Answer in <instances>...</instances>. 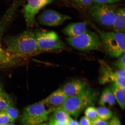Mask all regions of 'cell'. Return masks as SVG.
I'll return each mask as SVG.
<instances>
[{"label": "cell", "mask_w": 125, "mask_h": 125, "mask_svg": "<svg viewBox=\"0 0 125 125\" xmlns=\"http://www.w3.org/2000/svg\"><path fill=\"white\" fill-rule=\"evenodd\" d=\"M84 113L85 116L88 118L91 123L98 118L96 108L93 106H89L86 108Z\"/></svg>", "instance_id": "cell-22"}, {"label": "cell", "mask_w": 125, "mask_h": 125, "mask_svg": "<svg viewBox=\"0 0 125 125\" xmlns=\"http://www.w3.org/2000/svg\"><path fill=\"white\" fill-rule=\"evenodd\" d=\"M125 8H118L112 28L115 32L125 33Z\"/></svg>", "instance_id": "cell-16"}, {"label": "cell", "mask_w": 125, "mask_h": 125, "mask_svg": "<svg viewBox=\"0 0 125 125\" xmlns=\"http://www.w3.org/2000/svg\"><path fill=\"white\" fill-rule=\"evenodd\" d=\"M10 123V120L4 111L0 112V125H7Z\"/></svg>", "instance_id": "cell-24"}, {"label": "cell", "mask_w": 125, "mask_h": 125, "mask_svg": "<svg viewBox=\"0 0 125 125\" xmlns=\"http://www.w3.org/2000/svg\"><path fill=\"white\" fill-rule=\"evenodd\" d=\"M3 91V90L2 88V86L1 85V84L0 83V93Z\"/></svg>", "instance_id": "cell-33"}, {"label": "cell", "mask_w": 125, "mask_h": 125, "mask_svg": "<svg viewBox=\"0 0 125 125\" xmlns=\"http://www.w3.org/2000/svg\"><path fill=\"white\" fill-rule=\"evenodd\" d=\"M8 53L0 46V66L7 61Z\"/></svg>", "instance_id": "cell-25"}, {"label": "cell", "mask_w": 125, "mask_h": 125, "mask_svg": "<svg viewBox=\"0 0 125 125\" xmlns=\"http://www.w3.org/2000/svg\"><path fill=\"white\" fill-rule=\"evenodd\" d=\"M118 57L119 58L114 62L113 64L119 69L125 70V53Z\"/></svg>", "instance_id": "cell-23"}, {"label": "cell", "mask_w": 125, "mask_h": 125, "mask_svg": "<svg viewBox=\"0 0 125 125\" xmlns=\"http://www.w3.org/2000/svg\"><path fill=\"white\" fill-rule=\"evenodd\" d=\"M109 125H122L120 120L116 116H113L109 122Z\"/></svg>", "instance_id": "cell-28"}, {"label": "cell", "mask_w": 125, "mask_h": 125, "mask_svg": "<svg viewBox=\"0 0 125 125\" xmlns=\"http://www.w3.org/2000/svg\"><path fill=\"white\" fill-rule=\"evenodd\" d=\"M79 123V125H92L91 122L85 116L81 118Z\"/></svg>", "instance_id": "cell-29"}, {"label": "cell", "mask_w": 125, "mask_h": 125, "mask_svg": "<svg viewBox=\"0 0 125 125\" xmlns=\"http://www.w3.org/2000/svg\"><path fill=\"white\" fill-rule=\"evenodd\" d=\"M91 26L97 32L103 48L111 57H118L125 53V33L102 31L91 22Z\"/></svg>", "instance_id": "cell-3"}, {"label": "cell", "mask_w": 125, "mask_h": 125, "mask_svg": "<svg viewBox=\"0 0 125 125\" xmlns=\"http://www.w3.org/2000/svg\"><path fill=\"white\" fill-rule=\"evenodd\" d=\"M99 104L102 107H110L115 105L116 100L109 87L103 91L99 99Z\"/></svg>", "instance_id": "cell-17"}, {"label": "cell", "mask_w": 125, "mask_h": 125, "mask_svg": "<svg viewBox=\"0 0 125 125\" xmlns=\"http://www.w3.org/2000/svg\"><path fill=\"white\" fill-rule=\"evenodd\" d=\"M109 88L120 107L124 110L125 106V87L115 83H112Z\"/></svg>", "instance_id": "cell-15"}, {"label": "cell", "mask_w": 125, "mask_h": 125, "mask_svg": "<svg viewBox=\"0 0 125 125\" xmlns=\"http://www.w3.org/2000/svg\"><path fill=\"white\" fill-rule=\"evenodd\" d=\"M60 3L67 7L83 11L88 9L93 3V0H58Z\"/></svg>", "instance_id": "cell-14"}, {"label": "cell", "mask_w": 125, "mask_h": 125, "mask_svg": "<svg viewBox=\"0 0 125 125\" xmlns=\"http://www.w3.org/2000/svg\"><path fill=\"white\" fill-rule=\"evenodd\" d=\"M48 106L41 101L28 105L24 109L21 121L24 124H37L46 121L49 114L54 110L52 108L46 109Z\"/></svg>", "instance_id": "cell-7"}, {"label": "cell", "mask_w": 125, "mask_h": 125, "mask_svg": "<svg viewBox=\"0 0 125 125\" xmlns=\"http://www.w3.org/2000/svg\"><path fill=\"white\" fill-rule=\"evenodd\" d=\"M7 125H16L14 124V123H9V124Z\"/></svg>", "instance_id": "cell-35"}, {"label": "cell", "mask_w": 125, "mask_h": 125, "mask_svg": "<svg viewBox=\"0 0 125 125\" xmlns=\"http://www.w3.org/2000/svg\"><path fill=\"white\" fill-rule=\"evenodd\" d=\"M87 83L79 79H74L65 84L61 89L67 97L74 96L87 89Z\"/></svg>", "instance_id": "cell-11"}, {"label": "cell", "mask_w": 125, "mask_h": 125, "mask_svg": "<svg viewBox=\"0 0 125 125\" xmlns=\"http://www.w3.org/2000/svg\"><path fill=\"white\" fill-rule=\"evenodd\" d=\"M10 120V123H12L18 118L19 113L18 109L12 104L9 105L4 110Z\"/></svg>", "instance_id": "cell-20"}, {"label": "cell", "mask_w": 125, "mask_h": 125, "mask_svg": "<svg viewBox=\"0 0 125 125\" xmlns=\"http://www.w3.org/2000/svg\"></svg>", "instance_id": "cell-36"}, {"label": "cell", "mask_w": 125, "mask_h": 125, "mask_svg": "<svg viewBox=\"0 0 125 125\" xmlns=\"http://www.w3.org/2000/svg\"><path fill=\"white\" fill-rule=\"evenodd\" d=\"M99 62L100 83H115L125 87V70L114 69L104 60H100Z\"/></svg>", "instance_id": "cell-8"}, {"label": "cell", "mask_w": 125, "mask_h": 125, "mask_svg": "<svg viewBox=\"0 0 125 125\" xmlns=\"http://www.w3.org/2000/svg\"><path fill=\"white\" fill-rule=\"evenodd\" d=\"M54 125L53 123L52 118H51L50 121L49 125Z\"/></svg>", "instance_id": "cell-34"}, {"label": "cell", "mask_w": 125, "mask_h": 125, "mask_svg": "<svg viewBox=\"0 0 125 125\" xmlns=\"http://www.w3.org/2000/svg\"><path fill=\"white\" fill-rule=\"evenodd\" d=\"M66 125H79V124L76 120L71 118L67 123Z\"/></svg>", "instance_id": "cell-30"}, {"label": "cell", "mask_w": 125, "mask_h": 125, "mask_svg": "<svg viewBox=\"0 0 125 125\" xmlns=\"http://www.w3.org/2000/svg\"><path fill=\"white\" fill-rule=\"evenodd\" d=\"M34 32L37 47L40 52H56L70 50L61 40L58 34L54 31L37 29Z\"/></svg>", "instance_id": "cell-4"}, {"label": "cell", "mask_w": 125, "mask_h": 125, "mask_svg": "<svg viewBox=\"0 0 125 125\" xmlns=\"http://www.w3.org/2000/svg\"><path fill=\"white\" fill-rule=\"evenodd\" d=\"M96 110L98 118L104 121H107L113 117L112 112L107 108L101 106L96 108Z\"/></svg>", "instance_id": "cell-19"}, {"label": "cell", "mask_w": 125, "mask_h": 125, "mask_svg": "<svg viewBox=\"0 0 125 125\" xmlns=\"http://www.w3.org/2000/svg\"><path fill=\"white\" fill-rule=\"evenodd\" d=\"M54 118L63 124H66L71 118L68 112L61 107L56 108L53 111Z\"/></svg>", "instance_id": "cell-18"}, {"label": "cell", "mask_w": 125, "mask_h": 125, "mask_svg": "<svg viewBox=\"0 0 125 125\" xmlns=\"http://www.w3.org/2000/svg\"><path fill=\"white\" fill-rule=\"evenodd\" d=\"M92 125H109V122L99 118L91 123Z\"/></svg>", "instance_id": "cell-27"}, {"label": "cell", "mask_w": 125, "mask_h": 125, "mask_svg": "<svg viewBox=\"0 0 125 125\" xmlns=\"http://www.w3.org/2000/svg\"><path fill=\"white\" fill-rule=\"evenodd\" d=\"M118 8L113 4H93L87 10L94 21L101 25L112 27Z\"/></svg>", "instance_id": "cell-6"}, {"label": "cell", "mask_w": 125, "mask_h": 125, "mask_svg": "<svg viewBox=\"0 0 125 125\" xmlns=\"http://www.w3.org/2000/svg\"><path fill=\"white\" fill-rule=\"evenodd\" d=\"M7 51L12 55L28 56L40 53L37 47L35 33L31 30L18 35L9 36L4 39Z\"/></svg>", "instance_id": "cell-1"}, {"label": "cell", "mask_w": 125, "mask_h": 125, "mask_svg": "<svg viewBox=\"0 0 125 125\" xmlns=\"http://www.w3.org/2000/svg\"><path fill=\"white\" fill-rule=\"evenodd\" d=\"M54 0H27V3L22 12L25 20L26 26L32 27L35 23V17L39 11L45 6L52 2Z\"/></svg>", "instance_id": "cell-9"}, {"label": "cell", "mask_w": 125, "mask_h": 125, "mask_svg": "<svg viewBox=\"0 0 125 125\" xmlns=\"http://www.w3.org/2000/svg\"><path fill=\"white\" fill-rule=\"evenodd\" d=\"M11 104L12 101L10 96L3 91L0 93V112L4 110Z\"/></svg>", "instance_id": "cell-21"}, {"label": "cell", "mask_w": 125, "mask_h": 125, "mask_svg": "<svg viewBox=\"0 0 125 125\" xmlns=\"http://www.w3.org/2000/svg\"><path fill=\"white\" fill-rule=\"evenodd\" d=\"M121 0H93V4H112Z\"/></svg>", "instance_id": "cell-26"}, {"label": "cell", "mask_w": 125, "mask_h": 125, "mask_svg": "<svg viewBox=\"0 0 125 125\" xmlns=\"http://www.w3.org/2000/svg\"><path fill=\"white\" fill-rule=\"evenodd\" d=\"M67 98L61 89H59L41 101L47 105L55 109L61 107Z\"/></svg>", "instance_id": "cell-13"}, {"label": "cell", "mask_w": 125, "mask_h": 125, "mask_svg": "<svg viewBox=\"0 0 125 125\" xmlns=\"http://www.w3.org/2000/svg\"><path fill=\"white\" fill-rule=\"evenodd\" d=\"M66 41L70 46L80 51H101L103 48L98 34L88 30L76 36L68 37Z\"/></svg>", "instance_id": "cell-5"}, {"label": "cell", "mask_w": 125, "mask_h": 125, "mask_svg": "<svg viewBox=\"0 0 125 125\" xmlns=\"http://www.w3.org/2000/svg\"><path fill=\"white\" fill-rule=\"evenodd\" d=\"M24 125H48L46 123H43L37 124H24Z\"/></svg>", "instance_id": "cell-32"}, {"label": "cell", "mask_w": 125, "mask_h": 125, "mask_svg": "<svg viewBox=\"0 0 125 125\" xmlns=\"http://www.w3.org/2000/svg\"><path fill=\"white\" fill-rule=\"evenodd\" d=\"M97 93L88 87L81 93L67 98L62 108L75 118H77L84 109L94 105L97 100Z\"/></svg>", "instance_id": "cell-2"}, {"label": "cell", "mask_w": 125, "mask_h": 125, "mask_svg": "<svg viewBox=\"0 0 125 125\" xmlns=\"http://www.w3.org/2000/svg\"><path fill=\"white\" fill-rule=\"evenodd\" d=\"M52 120L54 125H66V124H63V123L59 122L54 118H52Z\"/></svg>", "instance_id": "cell-31"}, {"label": "cell", "mask_w": 125, "mask_h": 125, "mask_svg": "<svg viewBox=\"0 0 125 125\" xmlns=\"http://www.w3.org/2000/svg\"><path fill=\"white\" fill-rule=\"evenodd\" d=\"M88 21H85L70 23L62 30V32L68 37H74L87 30Z\"/></svg>", "instance_id": "cell-12"}, {"label": "cell", "mask_w": 125, "mask_h": 125, "mask_svg": "<svg viewBox=\"0 0 125 125\" xmlns=\"http://www.w3.org/2000/svg\"><path fill=\"white\" fill-rule=\"evenodd\" d=\"M71 17L62 14L51 9L43 10L37 18L38 22L40 25L48 26L61 25L67 20L71 19Z\"/></svg>", "instance_id": "cell-10"}]
</instances>
